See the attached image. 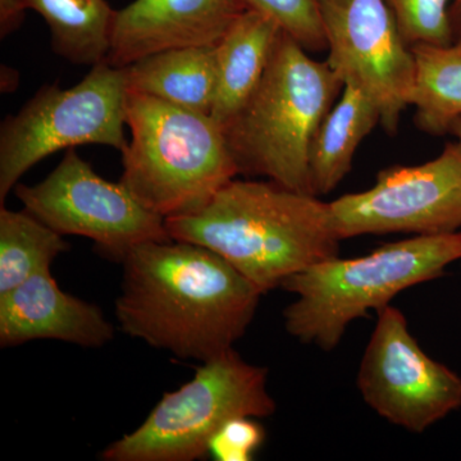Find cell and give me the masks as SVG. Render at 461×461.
Returning a JSON list of instances; mask_svg holds the SVG:
<instances>
[{
  "label": "cell",
  "mask_w": 461,
  "mask_h": 461,
  "mask_svg": "<svg viewBox=\"0 0 461 461\" xmlns=\"http://www.w3.org/2000/svg\"><path fill=\"white\" fill-rule=\"evenodd\" d=\"M122 264L121 330L181 359L208 362L232 350L263 295L222 257L191 242H145Z\"/></svg>",
  "instance_id": "6da1fadb"
},
{
  "label": "cell",
  "mask_w": 461,
  "mask_h": 461,
  "mask_svg": "<svg viewBox=\"0 0 461 461\" xmlns=\"http://www.w3.org/2000/svg\"><path fill=\"white\" fill-rule=\"evenodd\" d=\"M166 227L173 240L211 249L262 294L339 251L330 203L273 181L233 178L202 211Z\"/></svg>",
  "instance_id": "7a4b0ae2"
},
{
  "label": "cell",
  "mask_w": 461,
  "mask_h": 461,
  "mask_svg": "<svg viewBox=\"0 0 461 461\" xmlns=\"http://www.w3.org/2000/svg\"><path fill=\"white\" fill-rule=\"evenodd\" d=\"M344 86L327 60L282 30L262 80L223 127L239 175L312 194V142Z\"/></svg>",
  "instance_id": "3957f363"
},
{
  "label": "cell",
  "mask_w": 461,
  "mask_h": 461,
  "mask_svg": "<svg viewBox=\"0 0 461 461\" xmlns=\"http://www.w3.org/2000/svg\"><path fill=\"white\" fill-rule=\"evenodd\" d=\"M457 260L461 230L415 235L354 259L323 260L281 285L296 295L285 309V329L302 344L333 350L351 321L390 305L406 288L441 277Z\"/></svg>",
  "instance_id": "277c9868"
},
{
  "label": "cell",
  "mask_w": 461,
  "mask_h": 461,
  "mask_svg": "<svg viewBox=\"0 0 461 461\" xmlns=\"http://www.w3.org/2000/svg\"><path fill=\"white\" fill-rule=\"evenodd\" d=\"M131 132L121 182L145 208L168 220L202 211L239 176L226 135L209 114L127 91Z\"/></svg>",
  "instance_id": "5b68a950"
},
{
  "label": "cell",
  "mask_w": 461,
  "mask_h": 461,
  "mask_svg": "<svg viewBox=\"0 0 461 461\" xmlns=\"http://www.w3.org/2000/svg\"><path fill=\"white\" fill-rule=\"evenodd\" d=\"M268 373L235 350L203 362L190 382L167 393L138 429L109 445L105 461H194L233 418H268L276 402Z\"/></svg>",
  "instance_id": "8992f818"
},
{
  "label": "cell",
  "mask_w": 461,
  "mask_h": 461,
  "mask_svg": "<svg viewBox=\"0 0 461 461\" xmlns=\"http://www.w3.org/2000/svg\"><path fill=\"white\" fill-rule=\"evenodd\" d=\"M124 68L100 62L68 89L44 85L0 124V204L33 166L59 150L103 145L129 147Z\"/></svg>",
  "instance_id": "52a82bcc"
},
{
  "label": "cell",
  "mask_w": 461,
  "mask_h": 461,
  "mask_svg": "<svg viewBox=\"0 0 461 461\" xmlns=\"http://www.w3.org/2000/svg\"><path fill=\"white\" fill-rule=\"evenodd\" d=\"M23 209L60 235L83 236L99 253L122 263L133 248L172 240L166 220L149 211L124 187L94 171L76 149L36 185L17 184Z\"/></svg>",
  "instance_id": "ba28073f"
},
{
  "label": "cell",
  "mask_w": 461,
  "mask_h": 461,
  "mask_svg": "<svg viewBox=\"0 0 461 461\" xmlns=\"http://www.w3.org/2000/svg\"><path fill=\"white\" fill-rule=\"evenodd\" d=\"M339 241L362 235H445L461 230V141L420 166L382 169L371 189L330 203Z\"/></svg>",
  "instance_id": "9c48e42d"
},
{
  "label": "cell",
  "mask_w": 461,
  "mask_h": 461,
  "mask_svg": "<svg viewBox=\"0 0 461 461\" xmlns=\"http://www.w3.org/2000/svg\"><path fill=\"white\" fill-rule=\"evenodd\" d=\"M366 405L393 426L423 433L461 408V377L429 357L393 305L377 312L357 378Z\"/></svg>",
  "instance_id": "30bf717a"
},
{
  "label": "cell",
  "mask_w": 461,
  "mask_h": 461,
  "mask_svg": "<svg viewBox=\"0 0 461 461\" xmlns=\"http://www.w3.org/2000/svg\"><path fill=\"white\" fill-rule=\"evenodd\" d=\"M330 68L377 105L381 124L395 135L411 105L415 60L384 0H321Z\"/></svg>",
  "instance_id": "8fae6325"
},
{
  "label": "cell",
  "mask_w": 461,
  "mask_h": 461,
  "mask_svg": "<svg viewBox=\"0 0 461 461\" xmlns=\"http://www.w3.org/2000/svg\"><path fill=\"white\" fill-rule=\"evenodd\" d=\"M247 9L242 0H133L115 11L105 62L126 68L163 50L215 47Z\"/></svg>",
  "instance_id": "7c38bea8"
},
{
  "label": "cell",
  "mask_w": 461,
  "mask_h": 461,
  "mask_svg": "<svg viewBox=\"0 0 461 461\" xmlns=\"http://www.w3.org/2000/svg\"><path fill=\"white\" fill-rule=\"evenodd\" d=\"M114 329L102 309L65 293L50 269L36 273L0 296V345L57 339L100 348L113 339Z\"/></svg>",
  "instance_id": "4fadbf2b"
},
{
  "label": "cell",
  "mask_w": 461,
  "mask_h": 461,
  "mask_svg": "<svg viewBox=\"0 0 461 461\" xmlns=\"http://www.w3.org/2000/svg\"><path fill=\"white\" fill-rule=\"evenodd\" d=\"M281 32L273 18L247 9L215 45L217 91L211 117L222 129L262 80Z\"/></svg>",
  "instance_id": "5bb4252c"
},
{
  "label": "cell",
  "mask_w": 461,
  "mask_h": 461,
  "mask_svg": "<svg viewBox=\"0 0 461 461\" xmlns=\"http://www.w3.org/2000/svg\"><path fill=\"white\" fill-rule=\"evenodd\" d=\"M127 91L211 115L217 91L215 47L176 48L124 68Z\"/></svg>",
  "instance_id": "9a60e30c"
},
{
  "label": "cell",
  "mask_w": 461,
  "mask_h": 461,
  "mask_svg": "<svg viewBox=\"0 0 461 461\" xmlns=\"http://www.w3.org/2000/svg\"><path fill=\"white\" fill-rule=\"evenodd\" d=\"M381 122L377 105L357 87L345 85L344 93L330 109L315 133L309 154L311 190L327 195L339 186L364 139Z\"/></svg>",
  "instance_id": "2e32d148"
},
{
  "label": "cell",
  "mask_w": 461,
  "mask_h": 461,
  "mask_svg": "<svg viewBox=\"0 0 461 461\" xmlns=\"http://www.w3.org/2000/svg\"><path fill=\"white\" fill-rule=\"evenodd\" d=\"M23 5L47 23L57 56L75 66L107 59L115 17L107 0H23Z\"/></svg>",
  "instance_id": "e0dca14e"
},
{
  "label": "cell",
  "mask_w": 461,
  "mask_h": 461,
  "mask_svg": "<svg viewBox=\"0 0 461 461\" xmlns=\"http://www.w3.org/2000/svg\"><path fill=\"white\" fill-rule=\"evenodd\" d=\"M411 50L415 60V123L429 135L444 136L461 118V41L418 44Z\"/></svg>",
  "instance_id": "ac0fdd59"
},
{
  "label": "cell",
  "mask_w": 461,
  "mask_h": 461,
  "mask_svg": "<svg viewBox=\"0 0 461 461\" xmlns=\"http://www.w3.org/2000/svg\"><path fill=\"white\" fill-rule=\"evenodd\" d=\"M69 245L29 212L0 206V296L36 273L50 269Z\"/></svg>",
  "instance_id": "d6986e66"
},
{
  "label": "cell",
  "mask_w": 461,
  "mask_h": 461,
  "mask_svg": "<svg viewBox=\"0 0 461 461\" xmlns=\"http://www.w3.org/2000/svg\"><path fill=\"white\" fill-rule=\"evenodd\" d=\"M409 47L454 42L448 8L451 0H384Z\"/></svg>",
  "instance_id": "ffe728a7"
},
{
  "label": "cell",
  "mask_w": 461,
  "mask_h": 461,
  "mask_svg": "<svg viewBox=\"0 0 461 461\" xmlns=\"http://www.w3.org/2000/svg\"><path fill=\"white\" fill-rule=\"evenodd\" d=\"M248 9L273 18L308 51L327 50L321 0H242Z\"/></svg>",
  "instance_id": "44dd1931"
},
{
  "label": "cell",
  "mask_w": 461,
  "mask_h": 461,
  "mask_svg": "<svg viewBox=\"0 0 461 461\" xmlns=\"http://www.w3.org/2000/svg\"><path fill=\"white\" fill-rule=\"evenodd\" d=\"M264 429L249 417L223 424L209 445V454L220 461H248L263 444Z\"/></svg>",
  "instance_id": "7402d4cb"
},
{
  "label": "cell",
  "mask_w": 461,
  "mask_h": 461,
  "mask_svg": "<svg viewBox=\"0 0 461 461\" xmlns=\"http://www.w3.org/2000/svg\"><path fill=\"white\" fill-rule=\"evenodd\" d=\"M23 0H0V36L7 38L17 32L26 17Z\"/></svg>",
  "instance_id": "603a6c76"
},
{
  "label": "cell",
  "mask_w": 461,
  "mask_h": 461,
  "mask_svg": "<svg viewBox=\"0 0 461 461\" xmlns=\"http://www.w3.org/2000/svg\"><path fill=\"white\" fill-rule=\"evenodd\" d=\"M448 18L454 41H461V0H451Z\"/></svg>",
  "instance_id": "cb8c5ba5"
},
{
  "label": "cell",
  "mask_w": 461,
  "mask_h": 461,
  "mask_svg": "<svg viewBox=\"0 0 461 461\" xmlns=\"http://www.w3.org/2000/svg\"><path fill=\"white\" fill-rule=\"evenodd\" d=\"M451 133H454V135L456 136L457 140L461 141V118L454 123L453 129H451Z\"/></svg>",
  "instance_id": "d4e9b609"
}]
</instances>
